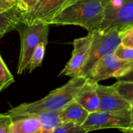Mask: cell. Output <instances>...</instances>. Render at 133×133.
<instances>
[{
  "label": "cell",
  "mask_w": 133,
  "mask_h": 133,
  "mask_svg": "<svg viewBox=\"0 0 133 133\" xmlns=\"http://www.w3.org/2000/svg\"><path fill=\"white\" fill-rule=\"evenodd\" d=\"M12 1H14L16 4H17V2H18V0H12Z\"/></svg>",
  "instance_id": "obj_28"
},
{
  "label": "cell",
  "mask_w": 133,
  "mask_h": 133,
  "mask_svg": "<svg viewBox=\"0 0 133 133\" xmlns=\"http://www.w3.org/2000/svg\"><path fill=\"white\" fill-rule=\"evenodd\" d=\"M92 40L91 34L86 37H79L73 41V50L72 57L61 71L59 76H66L71 78L79 76L80 72L86 63L90 48Z\"/></svg>",
  "instance_id": "obj_10"
},
{
  "label": "cell",
  "mask_w": 133,
  "mask_h": 133,
  "mask_svg": "<svg viewBox=\"0 0 133 133\" xmlns=\"http://www.w3.org/2000/svg\"><path fill=\"white\" fill-rule=\"evenodd\" d=\"M112 87L125 100L129 103L133 101V82L117 81Z\"/></svg>",
  "instance_id": "obj_17"
},
{
  "label": "cell",
  "mask_w": 133,
  "mask_h": 133,
  "mask_svg": "<svg viewBox=\"0 0 133 133\" xmlns=\"http://www.w3.org/2000/svg\"><path fill=\"white\" fill-rule=\"evenodd\" d=\"M14 83V77L0 55V92Z\"/></svg>",
  "instance_id": "obj_18"
},
{
  "label": "cell",
  "mask_w": 133,
  "mask_h": 133,
  "mask_svg": "<svg viewBox=\"0 0 133 133\" xmlns=\"http://www.w3.org/2000/svg\"><path fill=\"white\" fill-rule=\"evenodd\" d=\"M48 42H42L38 44V46L34 51L32 56L30 58L29 65H28V71L29 72H32L35 69L40 67L41 65L43 58L45 54V48L47 46Z\"/></svg>",
  "instance_id": "obj_16"
},
{
  "label": "cell",
  "mask_w": 133,
  "mask_h": 133,
  "mask_svg": "<svg viewBox=\"0 0 133 133\" xmlns=\"http://www.w3.org/2000/svg\"><path fill=\"white\" fill-rule=\"evenodd\" d=\"M50 25L46 23H36L33 25L20 24L18 27L20 36V52L17 65L19 75L28 69L32 54L39 44L48 42Z\"/></svg>",
  "instance_id": "obj_4"
},
{
  "label": "cell",
  "mask_w": 133,
  "mask_h": 133,
  "mask_svg": "<svg viewBox=\"0 0 133 133\" xmlns=\"http://www.w3.org/2000/svg\"><path fill=\"white\" fill-rule=\"evenodd\" d=\"M51 133H87V132L80 125L73 123H64Z\"/></svg>",
  "instance_id": "obj_19"
},
{
  "label": "cell",
  "mask_w": 133,
  "mask_h": 133,
  "mask_svg": "<svg viewBox=\"0 0 133 133\" xmlns=\"http://www.w3.org/2000/svg\"><path fill=\"white\" fill-rule=\"evenodd\" d=\"M76 0H38L35 6L29 12L22 13L21 23L33 25L51 22L65 9Z\"/></svg>",
  "instance_id": "obj_5"
},
{
  "label": "cell",
  "mask_w": 133,
  "mask_h": 133,
  "mask_svg": "<svg viewBox=\"0 0 133 133\" xmlns=\"http://www.w3.org/2000/svg\"><path fill=\"white\" fill-rule=\"evenodd\" d=\"M87 78L76 76L71 78L65 85L51 91L44 98L31 103H23L10 108L5 112L12 118L29 116L44 111H58L75 100L77 94Z\"/></svg>",
  "instance_id": "obj_1"
},
{
  "label": "cell",
  "mask_w": 133,
  "mask_h": 133,
  "mask_svg": "<svg viewBox=\"0 0 133 133\" xmlns=\"http://www.w3.org/2000/svg\"><path fill=\"white\" fill-rule=\"evenodd\" d=\"M115 55L121 60L126 62H133V48H128L121 44L115 51Z\"/></svg>",
  "instance_id": "obj_20"
},
{
  "label": "cell",
  "mask_w": 133,
  "mask_h": 133,
  "mask_svg": "<svg viewBox=\"0 0 133 133\" xmlns=\"http://www.w3.org/2000/svg\"><path fill=\"white\" fill-rule=\"evenodd\" d=\"M120 37L122 45L128 48H133V26L121 30Z\"/></svg>",
  "instance_id": "obj_21"
},
{
  "label": "cell",
  "mask_w": 133,
  "mask_h": 133,
  "mask_svg": "<svg viewBox=\"0 0 133 133\" xmlns=\"http://www.w3.org/2000/svg\"><path fill=\"white\" fill-rule=\"evenodd\" d=\"M38 0H18L16 7L22 12H27L30 11L37 4Z\"/></svg>",
  "instance_id": "obj_23"
},
{
  "label": "cell",
  "mask_w": 133,
  "mask_h": 133,
  "mask_svg": "<svg viewBox=\"0 0 133 133\" xmlns=\"http://www.w3.org/2000/svg\"><path fill=\"white\" fill-rule=\"evenodd\" d=\"M131 109H130V127L129 129H133V101L130 102Z\"/></svg>",
  "instance_id": "obj_26"
},
{
  "label": "cell",
  "mask_w": 133,
  "mask_h": 133,
  "mask_svg": "<svg viewBox=\"0 0 133 133\" xmlns=\"http://www.w3.org/2000/svg\"></svg>",
  "instance_id": "obj_29"
},
{
  "label": "cell",
  "mask_w": 133,
  "mask_h": 133,
  "mask_svg": "<svg viewBox=\"0 0 133 133\" xmlns=\"http://www.w3.org/2000/svg\"><path fill=\"white\" fill-rule=\"evenodd\" d=\"M22 12L16 6L13 9L0 12V38L7 33L17 30L21 24Z\"/></svg>",
  "instance_id": "obj_14"
},
{
  "label": "cell",
  "mask_w": 133,
  "mask_h": 133,
  "mask_svg": "<svg viewBox=\"0 0 133 133\" xmlns=\"http://www.w3.org/2000/svg\"><path fill=\"white\" fill-rule=\"evenodd\" d=\"M59 114L63 123H73L80 126L90 115V113L75 100L59 111Z\"/></svg>",
  "instance_id": "obj_12"
},
{
  "label": "cell",
  "mask_w": 133,
  "mask_h": 133,
  "mask_svg": "<svg viewBox=\"0 0 133 133\" xmlns=\"http://www.w3.org/2000/svg\"><path fill=\"white\" fill-rule=\"evenodd\" d=\"M133 65V62H126L118 58L115 53L108 54L100 60L92 68L87 79L94 83L122 76Z\"/></svg>",
  "instance_id": "obj_7"
},
{
  "label": "cell",
  "mask_w": 133,
  "mask_h": 133,
  "mask_svg": "<svg viewBox=\"0 0 133 133\" xmlns=\"http://www.w3.org/2000/svg\"><path fill=\"white\" fill-rule=\"evenodd\" d=\"M13 118L5 113L0 114V133H9Z\"/></svg>",
  "instance_id": "obj_22"
},
{
  "label": "cell",
  "mask_w": 133,
  "mask_h": 133,
  "mask_svg": "<svg viewBox=\"0 0 133 133\" xmlns=\"http://www.w3.org/2000/svg\"><path fill=\"white\" fill-rule=\"evenodd\" d=\"M97 83L87 79L75 98V101L89 113L99 111L100 101L97 91Z\"/></svg>",
  "instance_id": "obj_11"
},
{
  "label": "cell",
  "mask_w": 133,
  "mask_h": 133,
  "mask_svg": "<svg viewBox=\"0 0 133 133\" xmlns=\"http://www.w3.org/2000/svg\"><path fill=\"white\" fill-rule=\"evenodd\" d=\"M9 133H44L38 120L34 115L15 118Z\"/></svg>",
  "instance_id": "obj_13"
},
{
  "label": "cell",
  "mask_w": 133,
  "mask_h": 133,
  "mask_svg": "<svg viewBox=\"0 0 133 133\" xmlns=\"http://www.w3.org/2000/svg\"><path fill=\"white\" fill-rule=\"evenodd\" d=\"M105 2V0H76L60 12L50 25L79 26L88 33H93L101 27Z\"/></svg>",
  "instance_id": "obj_2"
},
{
  "label": "cell",
  "mask_w": 133,
  "mask_h": 133,
  "mask_svg": "<svg viewBox=\"0 0 133 133\" xmlns=\"http://www.w3.org/2000/svg\"><path fill=\"white\" fill-rule=\"evenodd\" d=\"M104 16L101 29L133 26V0H105Z\"/></svg>",
  "instance_id": "obj_6"
},
{
  "label": "cell",
  "mask_w": 133,
  "mask_h": 133,
  "mask_svg": "<svg viewBox=\"0 0 133 133\" xmlns=\"http://www.w3.org/2000/svg\"><path fill=\"white\" fill-rule=\"evenodd\" d=\"M81 126L87 133L105 129H118L119 130L129 129L130 127V117L98 111L90 113Z\"/></svg>",
  "instance_id": "obj_9"
},
{
  "label": "cell",
  "mask_w": 133,
  "mask_h": 133,
  "mask_svg": "<svg viewBox=\"0 0 133 133\" xmlns=\"http://www.w3.org/2000/svg\"><path fill=\"white\" fill-rule=\"evenodd\" d=\"M118 81H129L133 82V65L122 76L116 78Z\"/></svg>",
  "instance_id": "obj_25"
},
{
  "label": "cell",
  "mask_w": 133,
  "mask_h": 133,
  "mask_svg": "<svg viewBox=\"0 0 133 133\" xmlns=\"http://www.w3.org/2000/svg\"><path fill=\"white\" fill-rule=\"evenodd\" d=\"M16 6V3L12 0H0V12L9 11Z\"/></svg>",
  "instance_id": "obj_24"
},
{
  "label": "cell",
  "mask_w": 133,
  "mask_h": 133,
  "mask_svg": "<svg viewBox=\"0 0 133 133\" xmlns=\"http://www.w3.org/2000/svg\"><path fill=\"white\" fill-rule=\"evenodd\" d=\"M121 30L117 27L100 29L93 33L89 55L84 64L79 76L87 78L92 68L104 56L114 53L121 44Z\"/></svg>",
  "instance_id": "obj_3"
},
{
  "label": "cell",
  "mask_w": 133,
  "mask_h": 133,
  "mask_svg": "<svg viewBox=\"0 0 133 133\" xmlns=\"http://www.w3.org/2000/svg\"><path fill=\"white\" fill-rule=\"evenodd\" d=\"M97 91L100 101L99 111L122 116L130 115V103L125 100L112 86L97 84Z\"/></svg>",
  "instance_id": "obj_8"
},
{
  "label": "cell",
  "mask_w": 133,
  "mask_h": 133,
  "mask_svg": "<svg viewBox=\"0 0 133 133\" xmlns=\"http://www.w3.org/2000/svg\"><path fill=\"white\" fill-rule=\"evenodd\" d=\"M39 122L44 133H51L55 129L63 125L58 111H44L32 115Z\"/></svg>",
  "instance_id": "obj_15"
},
{
  "label": "cell",
  "mask_w": 133,
  "mask_h": 133,
  "mask_svg": "<svg viewBox=\"0 0 133 133\" xmlns=\"http://www.w3.org/2000/svg\"><path fill=\"white\" fill-rule=\"evenodd\" d=\"M120 131L124 133H133V129H120Z\"/></svg>",
  "instance_id": "obj_27"
}]
</instances>
